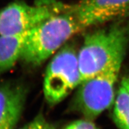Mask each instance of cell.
Returning a JSON list of instances; mask_svg holds the SVG:
<instances>
[{"instance_id": "obj_1", "label": "cell", "mask_w": 129, "mask_h": 129, "mask_svg": "<svg viewBox=\"0 0 129 129\" xmlns=\"http://www.w3.org/2000/svg\"><path fill=\"white\" fill-rule=\"evenodd\" d=\"M129 43V22L119 21L109 28L85 35L78 60L81 83L104 71L120 56Z\"/></svg>"}, {"instance_id": "obj_2", "label": "cell", "mask_w": 129, "mask_h": 129, "mask_svg": "<svg viewBox=\"0 0 129 129\" xmlns=\"http://www.w3.org/2000/svg\"><path fill=\"white\" fill-rule=\"evenodd\" d=\"M81 31L76 19L63 4L62 12L30 30L21 60L29 65H40Z\"/></svg>"}, {"instance_id": "obj_3", "label": "cell", "mask_w": 129, "mask_h": 129, "mask_svg": "<svg viewBox=\"0 0 129 129\" xmlns=\"http://www.w3.org/2000/svg\"><path fill=\"white\" fill-rule=\"evenodd\" d=\"M124 56H120L104 71L78 87L73 106L85 118L93 121L114 102L115 85Z\"/></svg>"}, {"instance_id": "obj_4", "label": "cell", "mask_w": 129, "mask_h": 129, "mask_svg": "<svg viewBox=\"0 0 129 129\" xmlns=\"http://www.w3.org/2000/svg\"><path fill=\"white\" fill-rule=\"evenodd\" d=\"M81 83L78 52L71 45H64L53 56L46 69L43 93L47 102L60 103Z\"/></svg>"}, {"instance_id": "obj_5", "label": "cell", "mask_w": 129, "mask_h": 129, "mask_svg": "<svg viewBox=\"0 0 129 129\" xmlns=\"http://www.w3.org/2000/svg\"><path fill=\"white\" fill-rule=\"evenodd\" d=\"M62 10V3L53 1L35 5L21 1L13 2L0 12V35L29 32Z\"/></svg>"}, {"instance_id": "obj_6", "label": "cell", "mask_w": 129, "mask_h": 129, "mask_svg": "<svg viewBox=\"0 0 129 129\" xmlns=\"http://www.w3.org/2000/svg\"><path fill=\"white\" fill-rule=\"evenodd\" d=\"M64 7L83 30L129 16V0H80L75 4H64Z\"/></svg>"}, {"instance_id": "obj_7", "label": "cell", "mask_w": 129, "mask_h": 129, "mask_svg": "<svg viewBox=\"0 0 129 129\" xmlns=\"http://www.w3.org/2000/svg\"><path fill=\"white\" fill-rule=\"evenodd\" d=\"M27 91L21 84L8 82L0 85V129H14L26 98Z\"/></svg>"}, {"instance_id": "obj_8", "label": "cell", "mask_w": 129, "mask_h": 129, "mask_svg": "<svg viewBox=\"0 0 129 129\" xmlns=\"http://www.w3.org/2000/svg\"><path fill=\"white\" fill-rule=\"evenodd\" d=\"M29 32L0 35V75L12 69L21 59Z\"/></svg>"}, {"instance_id": "obj_9", "label": "cell", "mask_w": 129, "mask_h": 129, "mask_svg": "<svg viewBox=\"0 0 129 129\" xmlns=\"http://www.w3.org/2000/svg\"><path fill=\"white\" fill-rule=\"evenodd\" d=\"M113 119L120 129H129V75L122 78L115 95Z\"/></svg>"}, {"instance_id": "obj_10", "label": "cell", "mask_w": 129, "mask_h": 129, "mask_svg": "<svg viewBox=\"0 0 129 129\" xmlns=\"http://www.w3.org/2000/svg\"><path fill=\"white\" fill-rule=\"evenodd\" d=\"M64 129H100L93 122V120L89 119L77 120L68 125Z\"/></svg>"}, {"instance_id": "obj_11", "label": "cell", "mask_w": 129, "mask_h": 129, "mask_svg": "<svg viewBox=\"0 0 129 129\" xmlns=\"http://www.w3.org/2000/svg\"><path fill=\"white\" fill-rule=\"evenodd\" d=\"M46 122L43 115H38L31 121L20 129H44Z\"/></svg>"}, {"instance_id": "obj_12", "label": "cell", "mask_w": 129, "mask_h": 129, "mask_svg": "<svg viewBox=\"0 0 129 129\" xmlns=\"http://www.w3.org/2000/svg\"><path fill=\"white\" fill-rule=\"evenodd\" d=\"M44 129H56V128L54 126H53V125L50 124L46 122V125H45Z\"/></svg>"}]
</instances>
